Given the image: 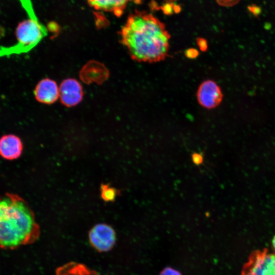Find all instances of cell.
Returning <instances> with one entry per match:
<instances>
[{
  "label": "cell",
  "mask_w": 275,
  "mask_h": 275,
  "mask_svg": "<svg viewBox=\"0 0 275 275\" xmlns=\"http://www.w3.org/2000/svg\"><path fill=\"white\" fill-rule=\"evenodd\" d=\"M120 37L131 59L138 62H159L169 55L170 35L165 25L151 14L136 11L129 15Z\"/></svg>",
  "instance_id": "cell-1"
},
{
  "label": "cell",
  "mask_w": 275,
  "mask_h": 275,
  "mask_svg": "<svg viewBox=\"0 0 275 275\" xmlns=\"http://www.w3.org/2000/svg\"><path fill=\"white\" fill-rule=\"evenodd\" d=\"M197 45L202 51H206L208 48V44L207 41L202 38L197 39Z\"/></svg>",
  "instance_id": "cell-16"
},
{
  "label": "cell",
  "mask_w": 275,
  "mask_h": 275,
  "mask_svg": "<svg viewBox=\"0 0 275 275\" xmlns=\"http://www.w3.org/2000/svg\"><path fill=\"white\" fill-rule=\"evenodd\" d=\"M89 4L96 10L113 13L120 16L127 3L131 0H87Z\"/></svg>",
  "instance_id": "cell-10"
},
{
  "label": "cell",
  "mask_w": 275,
  "mask_h": 275,
  "mask_svg": "<svg viewBox=\"0 0 275 275\" xmlns=\"http://www.w3.org/2000/svg\"><path fill=\"white\" fill-rule=\"evenodd\" d=\"M240 0H216L217 3L225 7L233 6L237 4Z\"/></svg>",
  "instance_id": "cell-15"
},
{
  "label": "cell",
  "mask_w": 275,
  "mask_h": 275,
  "mask_svg": "<svg viewBox=\"0 0 275 275\" xmlns=\"http://www.w3.org/2000/svg\"><path fill=\"white\" fill-rule=\"evenodd\" d=\"M193 162L197 166H200L203 163L204 156L202 153L194 152L191 154Z\"/></svg>",
  "instance_id": "cell-13"
},
{
  "label": "cell",
  "mask_w": 275,
  "mask_h": 275,
  "mask_svg": "<svg viewBox=\"0 0 275 275\" xmlns=\"http://www.w3.org/2000/svg\"><path fill=\"white\" fill-rule=\"evenodd\" d=\"M241 275H275V254L266 250L254 252Z\"/></svg>",
  "instance_id": "cell-4"
},
{
  "label": "cell",
  "mask_w": 275,
  "mask_h": 275,
  "mask_svg": "<svg viewBox=\"0 0 275 275\" xmlns=\"http://www.w3.org/2000/svg\"><path fill=\"white\" fill-rule=\"evenodd\" d=\"M83 91L80 84L75 79H66L59 88V96L62 103L67 106H72L80 102Z\"/></svg>",
  "instance_id": "cell-7"
},
{
  "label": "cell",
  "mask_w": 275,
  "mask_h": 275,
  "mask_svg": "<svg viewBox=\"0 0 275 275\" xmlns=\"http://www.w3.org/2000/svg\"><path fill=\"white\" fill-rule=\"evenodd\" d=\"M250 11L253 12L254 15H256L259 13L260 10L259 8L256 6H255V7L251 6L250 7Z\"/></svg>",
  "instance_id": "cell-18"
},
{
  "label": "cell",
  "mask_w": 275,
  "mask_h": 275,
  "mask_svg": "<svg viewBox=\"0 0 275 275\" xmlns=\"http://www.w3.org/2000/svg\"><path fill=\"white\" fill-rule=\"evenodd\" d=\"M17 42L0 47V57L26 53L36 46L47 35V30L37 17H28L19 23L15 30Z\"/></svg>",
  "instance_id": "cell-3"
},
{
  "label": "cell",
  "mask_w": 275,
  "mask_h": 275,
  "mask_svg": "<svg viewBox=\"0 0 275 275\" xmlns=\"http://www.w3.org/2000/svg\"><path fill=\"white\" fill-rule=\"evenodd\" d=\"M56 275H99L85 265L76 262H70L59 267Z\"/></svg>",
  "instance_id": "cell-11"
},
{
  "label": "cell",
  "mask_w": 275,
  "mask_h": 275,
  "mask_svg": "<svg viewBox=\"0 0 275 275\" xmlns=\"http://www.w3.org/2000/svg\"><path fill=\"white\" fill-rule=\"evenodd\" d=\"M160 275H181L177 270L171 267L164 268L160 273Z\"/></svg>",
  "instance_id": "cell-17"
},
{
  "label": "cell",
  "mask_w": 275,
  "mask_h": 275,
  "mask_svg": "<svg viewBox=\"0 0 275 275\" xmlns=\"http://www.w3.org/2000/svg\"><path fill=\"white\" fill-rule=\"evenodd\" d=\"M272 243L273 247V248L274 249V250H275V236L273 237V238L272 239Z\"/></svg>",
  "instance_id": "cell-19"
},
{
  "label": "cell",
  "mask_w": 275,
  "mask_h": 275,
  "mask_svg": "<svg viewBox=\"0 0 275 275\" xmlns=\"http://www.w3.org/2000/svg\"><path fill=\"white\" fill-rule=\"evenodd\" d=\"M34 94L38 101L45 104H51L58 99L59 89L54 81L46 78L41 80L36 86Z\"/></svg>",
  "instance_id": "cell-9"
},
{
  "label": "cell",
  "mask_w": 275,
  "mask_h": 275,
  "mask_svg": "<svg viewBox=\"0 0 275 275\" xmlns=\"http://www.w3.org/2000/svg\"><path fill=\"white\" fill-rule=\"evenodd\" d=\"M89 239L91 245L100 252L110 251L116 243L114 229L105 224H98L90 231Z\"/></svg>",
  "instance_id": "cell-5"
},
{
  "label": "cell",
  "mask_w": 275,
  "mask_h": 275,
  "mask_svg": "<svg viewBox=\"0 0 275 275\" xmlns=\"http://www.w3.org/2000/svg\"><path fill=\"white\" fill-rule=\"evenodd\" d=\"M199 54V51L193 48L187 49L185 51V56L188 59H194L196 58Z\"/></svg>",
  "instance_id": "cell-14"
},
{
  "label": "cell",
  "mask_w": 275,
  "mask_h": 275,
  "mask_svg": "<svg viewBox=\"0 0 275 275\" xmlns=\"http://www.w3.org/2000/svg\"><path fill=\"white\" fill-rule=\"evenodd\" d=\"M223 95L220 87L211 79L203 81L199 86L197 92V100L203 107L212 109L221 103Z\"/></svg>",
  "instance_id": "cell-6"
},
{
  "label": "cell",
  "mask_w": 275,
  "mask_h": 275,
  "mask_svg": "<svg viewBox=\"0 0 275 275\" xmlns=\"http://www.w3.org/2000/svg\"><path fill=\"white\" fill-rule=\"evenodd\" d=\"M40 228L28 203L17 194L0 196V248L15 249L39 238Z\"/></svg>",
  "instance_id": "cell-2"
},
{
  "label": "cell",
  "mask_w": 275,
  "mask_h": 275,
  "mask_svg": "<svg viewBox=\"0 0 275 275\" xmlns=\"http://www.w3.org/2000/svg\"><path fill=\"white\" fill-rule=\"evenodd\" d=\"M23 145L17 136L9 134L0 138V155L7 160H14L21 155Z\"/></svg>",
  "instance_id": "cell-8"
},
{
  "label": "cell",
  "mask_w": 275,
  "mask_h": 275,
  "mask_svg": "<svg viewBox=\"0 0 275 275\" xmlns=\"http://www.w3.org/2000/svg\"><path fill=\"white\" fill-rule=\"evenodd\" d=\"M101 197L105 202H113L120 194L119 190L107 184H102L100 186Z\"/></svg>",
  "instance_id": "cell-12"
}]
</instances>
